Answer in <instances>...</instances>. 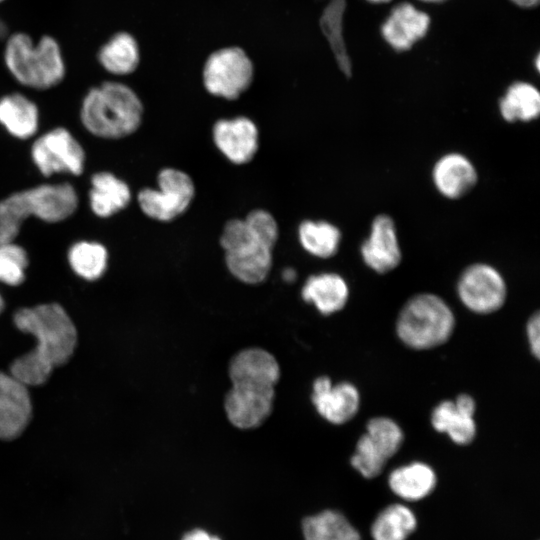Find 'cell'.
I'll return each mask as SVG.
<instances>
[{
    "label": "cell",
    "instance_id": "7a4b0ae2",
    "mask_svg": "<svg viewBox=\"0 0 540 540\" xmlns=\"http://www.w3.org/2000/svg\"><path fill=\"white\" fill-rule=\"evenodd\" d=\"M278 234L275 218L263 209L251 211L244 219L228 221L220 244L231 274L247 284L264 281L272 267V250Z\"/></svg>",
    "mask_w": 540,
    "mask_h": 540
},
{
    "label": "cell",
    "instance_id": "30bf717a",
    "mask_svg": "<svg viewBox=\"0 0 540 540\" xmlns=\"http://www.w3.org/2000/svg\"><path fill=\"white\" fill-rule=\"evenodd\" d=\"M456 291L468 310L482 315L498 311L507 298L503 275L493 265L483 262L473 263L461 272Z\"/></svg>",
    "mask_w": 540,
    "mask_h": 540
},
{
    "label": "cell",
    "instance_id": "74e56055",
    "mask_svg": "<svg viewBox=\"0 0 540 540\" xmlns=\"http://www.w3.org/2000/svg\"><path fill=\"white\" fill-rule=\"evenodd\" d=\"M7 35V26L4 21L0 18V40L5 38Z\"/></svg>",
    "mask_w": 540,
    "mask_h": 540
},
{
    "label": "cell",
    "instance_id": "ab89813d",
    "mask_svg": "<svg viewBox=\"0 0 540 540\" xmlns=\"http://www.w3.org/2000/svg\"><path fill=\"white\" fill-rule=\"evenodd\" d=\"M3 308H4V300L2 298V295L0 294V313L2 312Z\"/></svg>",
    "mask_w": 540,
    "mask_h": 540
},
{
    "label": "cell",
    "instance_id": "ffe728a7",
    "mask_svg": "<svg viewBox=\"0 0 540 540\" xmlns=\"http://www.w3.org/2000/svg\"><path fill=\"white\" fill-rule=\"evenodd\" d=\"M229 376L232 383L258 382L275 386L280 368L275 357L261 348L240 351L230 361Z\"/></svg>",
    "mask_w": 540,
    "mask_h": 540
},
{
    "label": "cell",
    "instance_id": "f546056e",
    "mask_svg": "<svg viewBox=\"0 0 540 540\" xmlns=\"http://www.w3.org/2000/svg\"><path fill=\"white\" fill-rule=\"evenodd\" d=\"M417 519L413 511L403 504L385 507L371 526L374 540H406L416 529Z\"/></svg>",
    "mask_w": 540,
    "mask_h": 540
},
{
    "label": "cell",
    "instance_id": "f1b7e54d",
    "mask_svg": "<svg viewBox=\"0 0 540 540\" xmlns=\"http://www.w3.org/2000/svg\"><path fill=\"white\" fill-rule=\"evenodd\" d=\"M346 0H330L319 18V26L328 40L340 70L351 77L352 65L343 38V15Z\"/></svg>",
    "mask_w": 540,
    "mask_h": 540
},
{
    "label": "cell",
    "instance_id": "8fae6325",
    "mask_svg": "<svg viewBox=\"0 0 540 540\" xmlns=\"http://www.w3.org/2000/svg\"><path fill=\"white\" fill-rule=\"evenodd\" d=\"M274 396L273 386L255 382L233 383L224 402L227 417L237 428H255L270 415Z\"/></svg>",
    "mask_w": 540,
    "mask_h": 540
},
{
    "label": "cell",
    "instance_id": "277c9868",
    "mask_svg": "<svg viewBox=\"0 0 540 540\" xmlns=\"http://www.w3.org/2000/svg\"><path fill=\"white\" fill-rule=\"evenodd\" d=\"M78 204V193L67 182L41 184L12 193L0 200V243L15 241L29 217L61 222L75 213Z\"/></svg>",
    "mask_w": 540,
    "mask_h": 540
},
{
    "label": "cell",
    "instance_id": "d6986e66",
    "mask_svg": "<svg viewBox=\"0 0 540 540\" xmlns=\"http://www.w3.org/2000/svg\"><path fill=\"white\" fill-rule=\"evenodd\" d=\"M302 298L312 303L323 315H330L344 308L349 299V286L337 273L326 272L310 276L301 291Z\"/></svg>",
    "mask_w": 540,
    "mask_h": 540
},
{
    "label": "cell",
    "instance_id": "9c48e42d",
    "mask_svg": "<svg viewBox=\"0 0 540 540\" xmlns=\"http://www.w3.org/2000/svg\"><path fill=\"white\" fill-rule=\"evenodd\" d=\"M31 159L46 177L57 173L82 174L86 154L80 142L64 127L40 135L31 146Z\"/></svg>",
    "mask_w": 540,
    "mask_h": 540
},
{
    "label": "cell",
    "instance_id": "e575fe53",
    "mask_svg": "<svg viewBox=\"0 0 540 540\" xmlns=\"http://www.w3.org/2000/svg\"><path fill=\"white\" fill-rule=\"evenodd\" d=\"M455 406L463 413L474 416L476 411V402L473 397L468 394H459L454 400Z\"/></svg>",
    "mask_w": 540,
    "mask_h": 540
},
{
    "label": "cell",
    "instance_id": "ac0fdd59",
    "mask_svg": "<svg viewBox=\"0 0 540 540\" xmlns=\"http://www.w3.org/2000/svg\"><path fill=\"white\" fill-rule=\"evenodd\" d=\"M88 201L97 217L108 218L128 206L131 190L125 181L113 173L100 171L91 176Z\"/></svg>",
    "mask_w": 540,
    "mask_h": 540
},
{
    "label": "cell",
    "instance_id": "5bb4252c",
    "mask_svg": "<svg viewBox=\"0 0 540 540\" xmlns=\"http://www.w3.org/2000/svg\"><path fill=\"white\" fill-rule=\"evenodd\" d=\"M212 135L218 150L234 164H245L257 153L259 132L248 117L220 119L214 124Z\"/></svg>",
    "mask_w": 540,
    "mask_h": 540
},
{
    "label": "cell",
    "instance_id": "d6a6232c",
    "mask_svg": "<svg viewBox=\"0 0 540 540\" xmlns=\"http://www.w3.org/2000/svg\"><path fill=\"white\" fill-rule=\"evenodd\" d=\"M388 459L376 448L364 433L356 443L355 452L350 459L352 467L363 477H377L384 469Z\"/></svg>",
    "mask_w": 540,
    "mask_h": 540
},
{
    "label": "cell",
    "instance_id": "9a60e30c",
    "mask_svg": "<svg viewBox=\"0 0 540 540\" xmlns=\"http://www.w3.org/2000/svg\"><path fill=\"white\" fill-rule=\"evenodd\" d=\"M11 374L0 371V439L12 440L22 434L32 417L27 389Z\"/></svg>",
    "mask_w": 540,
    "mask_h": 540
},
{
    "label": "cell",
    "instance_id": "cb8c5ba5",
    "mask_svg": "<svg viewBox=\"0 0 540 540\" xmlns=\"http://www.w3.org/2000/svg\"><path fill=\"white\" fill-rule=\"evenodd\" d=\"M430 421L435 431L447 434L457 445L470 444L477 434L474 416L461 412L451 400H444L436 405Z\"/></svg>",
    "mask_w": 540,
    "mask_h": 540
},
{
    "label": "cell",
    "instance_id": "5b68a950",
    "mask_svg": "<svg viewBox=\"0 0 540 540\" xmlns=\"http://www.w3.org/2000/svg\"><path fill=\"white\" fill-rule=\"evenodd\" d=\"M4 63L17 82L36 90L57 86L66 73L60 45L48 35L37 43L24 32L10 35L6 38Z\"/></svg>",
    "mask_w": 540,
    "mask_h": 540
},
{
    "label": "cell",
    "instance_id": "ee69618b",
    "mask_svg": "<svg viewBox=\"0 0 540 540\" xmlns=\"http://www.w3.org/2000/svg\"><path fill=\"white\" fill-rule=\"evenodd\" d=\"M3 1H5V0H0V2H3Z\"/></svg>",
    "mask_w": 540,
    "mask_h": 540
},
{
    "label": "cell",
    "instance_id": "52a82bcc",
    "mask_svg": "<svg viewBox=\"0 0 540 540\" xmlns=\"http://www.w3.org/2000/svg\"><path fill=\"white\" fill-rule=\"evenodd\" d=\"M201 81L211 96L234 101L251 88L254 64L241 47H222L211 52L205 59Z\"/></svg>",
    "mask_w": 540,
    "mask_h": 540
},
{
    "label": "cell",
    "instance_id": "f35d334b",
    "mask_svg": "<svg viewBox=\"0 0 540 540\" xmlns=\"http://www.w3.org/2000/svg\"><path fill=\"white\" fill-rule=\"evenodd\" d=\"M284 278H285V280H288V281L294 280V278H295V271H293V270H286V271L284 272Z\"/></svg>",
    "mask_w": 540,
    "mask_h": 540
},
{
    "label": "cell",
    "instance_id": "484cf974",
    "mask_svg": "<svg viewBox=\"0 0 540 540\" xmlns=\"http://www.w3.org/2000/svg\"><path fill=\"white\" fill-rule=\"evenodd\" d=\"M305 540H361L359 532L340 512L324 510L302 521Z\"/></svg>",
    "mask_w": 540,
    "mask_h": 540
},
{
    "label": "cell",
    "instance_id": "7bdbcfd3",
    "mask_svg": "<svg viewBox=\"0 0 540 540\" xmlns=\"http://www.w3.org/2000/svg\"><path fill=\"white\" fill-rule=\"evenodd\" d=\"M424 1H433V2H437V1H443V0H424Z\"/></svg>",
    "mask_w": 540,
    "mask_h": 540
},
{
    "label": "cell",
    "instance_id": "4fadbf2b",
    "mask_svg": "<svg viewBox=\"0 0 540 540\" xmlns=\"http://www.w3.org/2000/svg\"><path fill=\"white\" fill-rule=\"evenodd\" d=\"M312 402L328 422L341 425L350 421L360 408V393L350 382L335 385L327 376L318 377L313 384Z\"/></svg>",
    "mask_w": 540,
    "mask_h": 540
},
{
    "label": "cell",
    "instance_id": "6da1fadb",
    "mask_svg": "<svg viewBox=\"0 0 540 540\" xmlns=\"http://www.w3.org/2000/svg\"><path fill=\"white\" fill-rule=\"evenodd\" d=\"M15 326L36 339V346L15 359L10 374L26 386L44 384L55 367L68 362L77 345V330L58 303L21 308L13 316Z\"/></svg>",
    "mask_w": 540,
    "mask_h": 540
},
{
    "label": "cell",
    "instance_id": "4dcf8cb0",
    "mask_svg": "<svg viewBox=\"0 0 540 540\" xmlns=\"http://www.w3.org/2000/svg\"><path fill=\"white\" fill-rule=\"evenodd\" d=\"M365 433L388 460L399 451L404 442L402 428L389 417L371 418L367 422Z\"/></svg>",
    "mask_w": 540,
    "mask_h": 540
},
{
    "label": "cell",
    "instance_id": "d590c367",
    "mask_svg": "<svg viewBox=\"0 0 540 540\" xmlns=\"http://www.w3.org/2000/svg\"><path fill=\"white\" fill-rule=\"evenodd\" d=\"M181 540H221L218 536L212 535L203 529H193L187 532Z\"/></svg>",
    "mask_w": 540,
    "mask_h": 540
},
{
    "label": "cell",
    "instance_id": "4316f807",
    "mask_svg": "<svg viewBox=\"0 0 540 540\" xmlns=\"http://www.w3.org/2000/svg\"><path fill=\"white\" fill-rule=\"evenodd\" d=\"M298 237L305 251L325 259L338 252L342 234L340 229L330 222L305 220L299 225Z\"/></svg>",
    "mask_w": 540,
    "mask_h": 540
},
{
    "label": "cell",
    "instance_id": "2e32d148",
    "mask_svg": "<svg viewBox=\"0 0 540 540\" xmlns=\"http://www.w3.org/2000/svg\"><path fill=\"white\" fill-rule=\"evenodd\" d=\"M431 178L439 194L456 200L467 195L476 186L478 172L467 156L459 152H449L437 159L432 167Z\"/></svg>",
    "mask_w": 540,
    "mask_h": 540
},
{
    "label": "cell",
    "instance_id": "60d3db41",
    "mask_svg": "<svg viewBox=\"0 0 540 540\" xmlns=\"http://www.w3.org/2000/svg\"><path fill=\"white\" fill-rule=\"evenodd\" d=\"M539 59H540V57H539V55H538V56L536 57V68H537L538 70H539V64H540Z\"/></svg>",
    "mask_w": 540,
    "mask_h": 540
},
{
    "label": "cell",
    "instance_id": "e0dca14e",
    "mask_svg": "<svg viewBox=\"0 0 540 540\" xmlns=\"http://www.w3.org/2000/svg\"><path fill=\"white\" fill-rule=\"evenodd\" d=\"M429 23L426 13L403 3L392 10L382 26V35L396 50H407L426 34Z\"/></svg>",
    "mask_w": 540,
    "mask_h": 540
},
{
    "label": "cell",
    "instance_id": "7c38bea8",
    "mask_svg": "<svg viewBox=\"0 0 540 540\" xmlns=\"http://www.w3.org/2000/svg\"><path fill=\"white\" fill-rule=\"evenodd\" d=\"M363 263L378 274L396 269L402 260L395 222L387 214H378L371 222L369 235L360 246Z\"/></svg>",
    "mask_w": 540,
    "mask_h": 540
},
{
    "label": "cell",
    "instance_id": "8d00e7d4",
    "mask_svg": "<svg viewBox=\"0 0 540 540\" xmlns=\"http://www.w3.org/2000/svg\"><path fill=\"white\" fill-rule=\"evenodd\" d=\"M515 4L521 6V7H533L535 6L539 0H511Z\"/></svg>",
    "mask_w": 540,
    "mask_h": 540
},
{
    "label": "cell",
    "instance_id": "83f0119b",
    "mask_svg": "<svg viewBox=\"0 0 540 540\" xmlns=\"http://www.w3.org/2000/svg\"><path fill=\"white\" fill-rule=\"evenodd\" d=\"M108 251L96 241H78L72 244L67 253L68 263L79 277L95 281L102 277L108 266Z\"/></svg>",
    "mask_w": 540,
    "mask_h": 540
},
{
    "label": "cell",
    "instance_id": "b9f144b4",
    "mask_svg": "<svg viewBox=\"0 0 540 540\" xmlns=\"http://www.w3.org/2000/svg\"><path fill=\"white\" fill-rule=\"evenodd\" d=\"M369 1H372V2H387L389 0H369Z\"/></svg>",
    "mask_w": 540,
    "mask_h": 540
},
{
    "label": "cell",
    "instance_id": "d4e9b609",
    "mask_svg": "<svg viewBox=\"0 0 540 540\" xmlns=\"http://www.w3.org/2000/svg\"><path fill=\"white\" fill-rule=\"evenodd\" d=\"M499 110L509 123L533 121L540 114L539 91L525 82L514 83L500 99Z\"/></svg>",
    "mask_w": 540,
    "mask_h": 540
},
{
    "label": "cell",
    "instance_id": "3957f363",
    "mask_svg": "<svg viewBox=\"0 0 540 540\" xmlns=\"http://www.w3.org/2000/svg\"><path fill=\"white\" fill-rule=\"evenodd\" d=\"M143 114L139 95L120 81H105L92 87L80 107L83 127L103 139H120L133 134L140 127Z\"/></svg>",
    "mask_w": 540,
    "mask_h": 540
},
{
    "label": "cell",
    "instance_id": "603a6c76",
    "mask_svg": "<svg viewBox=\"0 0 540 540\" xmlns=\"http://www.w3.org/2000/svg\"><path fill=\"white\" fill-rule=\"evenodd\" d=\"M0 124L17 139L25 140L33 137L39 127V110L36 103L21 93L2 96Z\"/></svg>",
    "mask_w": 540,
    "mask_h": 540
},
{
    "label": "cell",
    "instance_id": "1f68e13d",
    "mask_svg": "<svg viewBox=\"0 0 540 540\" xmlns=\"http://www.w3.org/2000/svg\"><path fill=\"white\" fill-rule=\"evenodd\" d=\"M29 265L27 251L15 241L0 243V282L18 286L24 282Z\"/></svg>",
    "mask_w": 540,
    "mask_h": 540
},
{
    "label": "cell",
    "instance_id": "836d02e7",
    "mask_svg": "<svg viewBox=\"0 0 540 540\" xmlns=\"http://www.w3.org/2000/svg\"><path fill=\"white\" fill-rule=\"evenodd\" d=\"M527 340L531 353L536 359L540 358V315L535 312L526 325Z\"/></svg>",
    "mask_w": 540,
    "mask_h": 540
},
{
    "label": "cell",
    "instance_id": "7402d4cb",
    "mask_svg": "<svg viewBox=\"0 0 540 540\" xmlns=\"http://www.w3.org/2000/svg\"><path fill=\"white\" fill-rule=\"evenodd\" d=\"M437 476L427 463L415 461L391 471L388 485L392 492L406 501H419L435 489Z\"/></svg>",
    "mask_w": 540,
    "mask_h": 540
},
{
    "label": "cell",
    "instance_id": "8992f818",
    "mask_svg": "<svg viewBox=\"0 0 540 540\" xmlns=\"http://www.w3.org/2000/svg\"><path fill=\"white\" fill-rule=\"evenodd\" d=\"M455 316L444 299L433 293L410 297L396 319L400 341L414 350H428L446 343L453 334Z\"/></svg>",
    "mask_w": 540,
    "mask_h": 540
},
{
    "label": "cell",
    "instance_id": "44dd1931",
    "mask_svg": "<svg viewBox=\"0 0 540 540\" xmlns=\"http://www.w3.org/2000/svg\"><path fill=\"white\" fill-rule=\"evenodd\" d=\"M142 53L138 39L130 32L113 34L100 48L98 60L110 74L127 76L138 70Z\"/></svg>",
    "mask_w": 540,
    "mask_h": 540
},
{
    "label": "cell",
    "instance_id": "ba28073f",
    "mask_svg": "<svg viewBox=\"0 0 540 540\" xmlns=\"http://www.w3.org/2000/svg\"><path fill=\"white\" fill-rule=\"evenodd\" d=\"M158 188H144L137 194L141 211L149 218L168 222L182 215L195 195L191 177L175 168H164L157 176Z\"/></svg>",
    "mask_w": 540,
    "mask_h": 540
}]
</instances>
